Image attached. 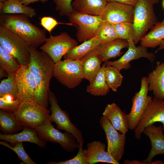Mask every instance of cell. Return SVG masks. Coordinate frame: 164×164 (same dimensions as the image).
Here are the masks:
<instances>
[{
    "label": "cell",
    "mask_w": 164,
    "mask_h": 164,
    "mask_svg": "<svg viewBox=\"0 0 164 164\" xmlns=\"http://www.w3.org/2000/svg\"><path fill=\"white\" fill-rule=\"evenodd\" d=\"M30 59L28 65L35 78L37 87L36 102L45 108L48 106V92L51 78L54 77L55 63L46 53L30 46Z\"/></svg>",
    "instance_id": "cell-1"
},
{
    "label": "cell",
    "mask_w": 164,
    "mask_h": 164,
    "mask_svg": "<svg viewBox=\"0 0 164 164\" xmlns=\"http://www.w3.org/2000/svg\"><path fill=\"white\" fill-rule=\"evenodd\" d=\"M29 18L22 14H2L0 16V26L23 39L29 46L37 48L47 38L46 30L32 23Z\"/></svg>",
    "instance_id": "cell-2"
},
{
    "label": "cell",
    "mask_w": 164,
    "mask_h": 164,
    "mask_svg": "<svg viewBox=\"0 0 164 164\" xmlns=\"http://www.w3.org/2000/svg\"><path fill=\"white\" fill-rule=\"evenodd\" d=\"M159 2V0H139L134 6L133 23L135 45L158 22L153 6Z\"/></svg>",
    "instance_id": "cell-3"
},
{
    "label": "cell",
    "mask_w": 164,
    "mask_h": 164,
    "mask_svg": "<svg viewBox=\"0 0 164 164\" xmlns=\"http://www.w3.org/2000/svg\"><path fill=\"white\" fill-rule=\"evenodd\" d=\"M50 112L47 108L36 101H21L14 113L22 126L35 128L50 120Z\"/></svg>",
    "instance_id": "cell-4"
},
{
    "label": "cell",
    "mask_w": 164,
    "mask_h": 164,
    "mask_svg": "<svg viewBox=\"0 0 164 164\" xmlns=\"http://www.w3.org/2000/svg\"><path fill=\"white\" fill-rule=\"evenodd\" d=\"M54 77L69 89L77 87L84 79L80 60H64L55 63Z\"/></svg>",
    "instance_id": "cell-5"
},
{
    "label": "cell",
    "mask_w": 164,
    "mask_h": 164,
    "mask_svg": "<svg viewBox=\"0 0 164 164\" xmlns=\"http://www.w3.org/2000/svg\"><path fill=\"white\" fill-rule=\"evenodd\" d=\"M0 45L16 58L20 65L28 64L30 56V46L23 39L1 26Z\"/></svg>",
    "instance_id": "cell-6"
},
{
    "label": "cell",
    "mask_w": 164,
    "mask_h": 164,
    "mask_svg": "<svg viewBox=\"0 0 164 164\" xmlns=\"http://www.w3.org/2000/svg\"><path fill=\"white\" fill-rule=\"evenodd\" d=\"M48 96L51 113L49 120L55 123L57 129L64 130L71 133L79 145H83L84 140L81 132L71 122L68 113L61 109L54 93L50 90Z\"/></svg>",
    "instance_id": "cell-7"
},
{
    "label": "cell",
    "mask_w": 164,
    "mask_h": 164,
    "mask_svg": "<svg viewBox=\"0 0 164 164\" xmlns=\"http://www.w3.org/2000/svg\"><path fill=\"white\" fill-rule=\"evenodd\" d=\"M70 23L76 27V37L81 42L95 37L97 30L100 24L105 22L101 16L81 13L73 11L69 17Z\"/></svg>",
    "instance_id": "cell-8"
},
{
    "label": "cell",
    "mask_w": 164,
    "mask_h": 164,
    "mask_svg": "<svg viewBox=\"0 0 164 164\" xmlns=\"http://www.w3.org/2000/svg\"><path fill=\"white\" fill-rule=\"evenodd\" d=\"M35 129L40 138L45 141L57 143L68 152H73L79 147V144L72 134L66 132H60L54 128L50 120Z\"/></svg>",
    "instance_id": "cell-9"
},
{
    "label": "cell",
    "mask_w": 164,
    "mask_h": 164,
    "mask_svg": "<svg viewBox=\"0 0 164 164\" xmlns=\"http://www.w3.org/2000/svg\"><path fill=\"white\" fill-rule=\"evenodd\" d=\"M78 45L76 40L67 32H63L55 36L51 35L40 49L56 63L61 61L62 58L71 48Z\"/></svg>",
    "instance_id": "cell-10"
},
{
    "label": "cell",
    "mask_w": 164,
    "mask_h": 164,
    "mask_svg": "<svg viewBox=\"0 0 164 164\" xmlns=\"http://www.w3.org/2000/svg\"><path fill=\"white\" fill-rule=\"evenodd\" d=\"M149 81L147 77L141 80L139 91L135 93L132 100V105L129 113L126 114L129 129L134 130L152 97L148 95Z\"/></svg>",
    "instance_id": "cell-11"
},
{
    "label": "cell",
    "mask_w": 164,
    "mask_h": 164,
    "mask_svg": "<svg viewBox=\"0 0 164 164\" xmlns=\"http://www.w3.org/2000/svg\"><path fill=\"white\" fill-rule=\"evenodd\" d=\"M99 123L105 135L107 152L115 160L119 162L124 153L125 134L119 133L109 121L103 116L100 118Z\"/></svg>",
    "instance_id": "cell-12"
},
{
    "label": "cell",
    "mask_w": 164,
    "mask_h": 164,
    "mask_svg": "<svg viewBox=\"0 0 164 164\" xmlns=\"http://www.w3.org/2000/svg\"><path fill=\"white\" fill-rule=\"evenodd\" d=\"M18 98L21 101L36 102L37 87L34 77L28 65H21L15 73Z\"/></svg>",
    "instance_id": "cell-13"
},
{
    "label": "cell",
    "mask_w": 164,
    "mask_h": 164,
    "mask_svg": "<svg viewBox=\"0 0 164 164\" xmlns=\"http://www.w3.org/2000/svg\"><path fill=\"white\" fill-rule=\"evenodd\" d=\"M156 122L162 124L164 131V100L154 97L149 102L134 130L136 138L140 139L144 129Z\"/></svg>",
    "instance_id": "cell-14"
},
{
    "label": "cell",
    "mask_w": 164,
    "mask_h": 164,
    "mask_svg": "<svg viewBox=\"0 0 164 164\" xmlns=\"http://www.w3.org/2000/svg\"><path fill=\"white\" fill-rule=\"evenodd\" d=\"M128 40L129 43L128 50L121 58L114 61L107 60L104 62V64L106 66L115 67L120 71L123 69H128L131 67L130 62L141 58H147L151 63H153L155 57L153 53L149 52L147 48L141 44L136 46L132 39Z\"/></svg>",
    "instance_id": "cell-15"
},
{
    "label": "cell",
    "mask_w": 164,
    "mask_h": 164,
    "mask_svg": "<svg viewBox=\"0 0 164 164\" xmlns=\"http://www.w3.org/2000/svg\"><path fill=\"white\" fill-rule=\"evenodd\" d=\"M134 7L120 3L108 2L101 16L105 21L113 24L128 22L133 23Z\"/></svg>",
    "instance_id": "cell-16"
},
{
    "label": "cell",
    "mask_w": 164,
    "mask_h": 164,
    "mask_svg": "<svg viewBox=\"0 0 164 164\" xmlns=\"http://www.w3.org/2000/svg\"><path fill=\"white\" fill-rule=\"evenodd\" d=\"M162 126H156L154 124L145 128L142 133L149 138L151 148L147 158L141 161L143 164H151L153 157L159 154H164V134Z\"/></svg>",
    "instance_id": "cell-17"
},
{
    "label": "cell",
    "mask_w": 164,
    "mask_h": 164,
    "mask_svg": "<svg viewBox=\"0 0 164 164\" xmlns=\"http://www.w3.org/2000/svg\"><path fill=\"white\" fill-rule=\"evenodd\" d=\"M105 144L99 141L88 143L87 149L83 150L85 159L88 164H94L99 162L113 164H119L106 150Z\"/></svg>",
    "instance_id": "cell-18"
},
{
    "label": "cell",
    "mask_w": 164,
    "mask_h": 164,
    "mask_svg": "<svg viewBox=\"0 0 164 164\" xmlns=\"http://www.w3.org/2000/svg\"><path fill=\"white\" fill-rule=\"evenodd\" d=\"M80 60L84 79L92 83L101 67L102 57L95 49Z\"/></svg>",
    "instance_id": "cell-19"
},
{
    "label": "cell",
    "mask_w": 164,
    "mask_h": 164,
    "mask_svg": "<svg viewBox=\"0 0 164 164\" xmlns=\"http://www.w3.org/2000/svg\"><path fill=\"white\" fill-rule=\"evenodd\" d=\"M102 115L121 133L126 134L128 132L129 128L126 114L114 103L107 104Z\"/></svg>",
    "instance_id": "cell-20"
},
{
    "label": "cell",
    "mask_w": 164,
    "mask_h": 164,
    "mask_svg": "<svg viewBox=\"0 0 164 164\" xmlns=\"http://www.w3.org/2000/svg\"><path fill=\"white\" fill-rule=\"evenodd\" d=\"M0 139L8 142L12 146L18 142H28L46 148L45 142L38 136L36 130L29 127H23V130L17 133L10 135L0 133Z\"/></svg>",
    "instance_id": "cell-21"
},
{
    "label": "cell",
    "mask_w": 164,
    "mask_h": 164,
    "mask_svg": "<svg viewBox=\"0 0 164 164\" xmlns=\"http://www.w3.org/2000/svg\"><path fill=\"white\" fill-rule=\"evenodd\" d=\"M147 77L149 91H152L156 98L164 100V62L157 61L155 69L148 74Z\"/></svg>",
    "instance_id": "cell-22"
},
{
    "label": "cell",
    "mask_w": 164,
    "mask_h": 164,
    "mask_svg": "<svg viewBox=\"0 0 164 164\" xmlns=\"http://www.w3.org/2000/svg\"><path fill=\"white\" fill-rule=\"evenodd\" d=\"M128 40L118 38L109 42L101 44L96 49L102 58L104 62L109 59L120 56L123 54L121 50L128 48Z\"/></svg>",
    "instance_id": "cell-23"
},
{
    "label": "cell",
    "mask_w": 164,
    "mask_h": 164,
    "mask_svg": "<svg viewBox=\"0 0 164 164\" xmlns=\"http://www.w3.org/2000/svg\"><path fill=\"white\" fill-rule=\"evenodd\" d=\"M107 2L106 0H74L71 5L77 12L101 16Z\"/></svg>",
    "instance_id": "cell-24"
},
{
    "label": "cell",
    "mask_w": 164,
    "mask_h": 164,
    "mask_svg": "<svg viewBox=\"0 0 164 164\" xmlns=\"http://www.w3.org/2000/svg\"><path fill=\"white\" fill-rule=\"evenodd\" d=\"M101 43L100 40L95 37L71 48L63 56V58L64 60H80Z\"/></svg>",
    "instance_id": "cell-25"
},
{
    "label": "cell",
    "mask_w": 164,
    "mask_h": 164,
    "mask_svg": "<svg viewBox=\"0 0 164 164\" xmlns=\"http://www.w3.org/2000/svg\"><path fill=\"white\" fill-rule=\"evenodd\" d=\"M164 39V19L157 22L151 30L140 40L141 44L147 48H154L159 46Z\"/></svg>",
    "instance_id": "cell-26"
},
{
    "label": "cell",
    "mask_w": 164,
    "mask_h": 164,
    "mask_svg": "<svg viewBox=\"0 0 164 164\" xmlns=\"http://www.w3.org/2000/svg\"><path fill=\"white\" fill-rule=\"evenodd\" d=\"M0 12L2 14L24 15L30 18L36 15L35 9L24 5L19 0H8L4 3L3 7Z\"/></svg>",
    "instance_id": "cell-27"
},
{
    "label": "cell",
    "mask_w": 164,
    "mask_h": 164,
    "mask_svg": "<svg viewBox=\"0 0 164 164\" xmlns=\"http://www.w3.org/2000/svg\"><path fill=\"white\" fill-rule=\"evenodd\" d=\"M23 128V127L20 124L14 113L0 110V129L4 134H14Z\"/></svg>",
    "instance_id": "cell-28"
},
{
    "label": "cell",
    "mask_w": 164,
    "mask_h": 164,
    "mask_svg": "<svg viewBox=\"0 0 164 164\" xmlns=\"http://www.w3.org/2000/svg\"><path fill=\"white\" fill-rule=\"evenodd\" d=\"M106 65L101 67L93 82L86 87V91L90 95L94 96H104L108 93L110 89L105 80L104 72Z\"/></svg>",
    "instance_id": "cell-29"
},
{
    "label": "cell",
    "mask_w": 164,
    "mask_h": 164,
    "mask_svg": "<svg viewBox=\"0 0 164 164\" xmlns=\"http://www.w3.org/2000/svg\"><path fill=\"white\" fill-rule=\"evenodd\" d=\"M20 64L18 60L4 47L0 45V66L8 74L15 73Z\"/></svg>",
    "instance_id": "cell-30"
},
{
    "label": "cell",
    "mask_w": 164,
    "mask_h": 164,
    "mask_svg": "<svg viewBox=\"0 0 164 164\" xmlns=\"http://www.w3.org/2000/svg\"><path fill=\"white\" fill-rule=\"evenodd\" d=\"M120 71L116 67L111 65H106L105 68L104 75L106 83L109 88L114 92L121 85L123 79Z\"/></svg>",
    "instance_id": "cell-31"
},
{
    "label": "cell",
    "mask_w": 164,
    "mask_h": 164,
    "mask_svg": "<svg viewBox=\"0 0 164 164\" xmlns=\"http://www.w3.org/2000/svg\"><path fill=\"white\" fill-rule=\"evenodd\" d=\"M95 37L100 40L101 44L118 38L114 24L106 21L100 24L96 32Z\"/></svg>",
    "instance_id": "cell-32"
},
{
    "label": "cell",
    "mask_w": 164,
    "mask_h": 164,
    "mask_svg": "<svg viewBox=\"0 0 164 164\" xmlns=\"http://www.w3.org/2000/svg\"><path fill=\"white\" fill-rule=\"evenodd\" d=\"M7 94L12 95L15 100L18 98L15 73L8 74L7 78L1 81L0 84V97H2Z\"/></svg>",
    "instance_id": "cell-33"
},
{
    "label": "cell",
    "mask_w": 164,
    "mask_h": 164,
    "mask_svg": "<svg viewBox=\"0 0 164 164\" xmlns=\"http://www.w3.org/2000/svg\"><path fill=\"white\" fill-rule=\"evenodd\" d=\"M114 26L118 38L132 39L134 41L135 32L133 23L124 22L114 24Z\"/></svg>",
    "instance_id": "cell-34"
},
{
    "label": "cell",
    "mask_w": 164,
    "mask_h": 164,
    "mask_svg": "<svg viewBox=\"0 0 164 164\" xmlns=\"http://www.w3.org/2000/svg\"><path fill=\"white\" fill-rule=\"evenodd\" d=\"M0 144L15 152L24 164H36L29 157L26 152L24 148L22 142H17L13 146L9 144L8 142L4 141H0Z\"/></svg>",
    "instance_id": "cell-35"
},
{
    "label": "cell",
    "mask_w": 164,
    "mask_h": 164,
    "mask_svg": "<svg viewBox=\"0 0 164 164\" xmlns=\"http://www.w3.org/2000/svg\"><path fill=\"white\" fill-rule=\"evenodd\" d=\"M72 0H53L56 5V10L61 16L69 17L74 10L72 6Z\"/></svg>",
    "instance_id": "cell-36"
},
{
    "label": "cell",
    "mask_w": 164,
    "mask_h": 164,
    "mask_svg": "<svg viewBox=\"0 0 164 164\" xmlns=\"http://www.w3.org/2000/svg\"><path fill=\"white\" fill-rule=\"evenodd\" d=\"M83 145H79L78 151L77 155L73 158L65 161L58 162L50 161L47 164H88L83 153Z\"/></svg>",
    "instance_id": "cell-37"
},
{
    "label": "cell",
    "mask_w": 164,
    "mask_h": 164,
    "mask_svg": "<svg viewBox=\"0 0 164 164\" xmlns=\"http://www.w3.org/2000/svg\"><path fill=\"white\" fill-rule=\"evenodd\" d=\"M21 101L19 98L12 101L8 102L0 98V109L8 113H14L19 107Z\"/></svg>",
    "instance_id": "cell-38"
},
{
    "label": "cell",
    "mask_w": 164,
    "mask_h": 164,
    "mask_svg": "<svg viewBox=\"0 0 164 164\" xmlns=\"http://www.w3.org/2000/svg\"><path fill=\"white\" fill-rule=\"evenodd\" d=\"M40 20V24L50 34L55 26L60 24L55 19L50 16H43Z\"/></svg>",
    "instance_id": "cell-39"
},
{
    "label": "cell",
    "mask_w": 164,
    "mask_h": 164,
    "mask_svg": "<svg viewBox=\"0 0 164 164\" xmlns=\"http://www.w3.org/2000/svg\"><path fill=\"white\" fill-rule=\"evenodd\" d=\"M107 2H113L135 6L139 0H106Z\"/></svg>",
    "instance_id": "cell-40"
},
{
    "label": "cell",
    "mask_w": 164,
    "mask_h": 164,
    "mask_svg": "<svg viewBox=\"0 0 164 164\" xmlns=\"http://www.w3.org/2000/svg\"><path fill=\"white\" fill-rule=\"evenodd\" d=\"M48 0H19L24 5L27 6L30 3L36 2L40 1L42 3L47 2Z\"/></svg>",
    "instance_id": "cell-41"
},
{
    "label": "cell",
    "mask_w": 164,
    "mask_h": 164,
    "mask_svg": "<svg viewBox=\"0 0 164 164\" xmlns=\"http://www.w3.org/2000/svg\"><path fill=\"white\" fill-rule=\"evenodd\" d=\"M5 101L10 102L14 100L13 97L11 95L7 94L5 95L2 97H0Z\"/></svg>",
    "instance_id": "cell-42"
},
{
    "label": "cell",
    "mask_w": 164,
    "mask_h": 164,
    "mask_svg": "<svg viewBox=\"0 0 164 164\" xmlns=\"http://www.w3.org/2000/svg\"><path fill=\"white\" fill-rule=\"evenodd\" d=\"M8 74L7 72L3 68H0V78H2L4 77H7Z\"/></svg>",
    "instance_id": "cell-43"
},
{
    "label": "cell",
    "mask_w": 164,
    "mask_h": 164,
    "mask_svg": "<svg viewBox=\"0 0 164 164\" xmlns=\"http://www.w3.org/2000/svg\"><path fill=\"white\" fill-rule=\"evenodd\" d=\"M161 50H164V39L162 41L160 45L159 46L158 48L155 52L157 53Z\"/></svg>",
    "instance_id": "cell-44"
},
{
    "label": "cell",
    "mask_w": 164,
    "mask_h": 164,
    "mask_svg": "<svg viewBox=\"0 0 164 164\" xmlns=\"http://www.w3.org/2000/svg\"><path fill=\"white\" fill-rule=\"evenodd\" d=\"M164 162L161 160H157L151 162V164H164Z\"/></svg>",
    "instance_id": "cell-45"
},
{
    "label": "cell",
    "mask_w": 164,
    "mask_h": 164,
    "mask_svg": "<svg viewBox=\"0 0 164 164\" xmlns=\"http://www.w3.org/2000/svg\"><path fill=\"white\" fill-rule=\"evenodd\" d=\"M4 3L0 2V11H1L2 9L3 5H4Z\"/></svg>",
    "instance_id": "cell-46"
},
{
    "label": "cell",
    "mask_w": 164,
    "mask_h": 164,
    "mask_svg": "<svg viewBox=\"0 0 164 164\" xmlns=\"http://www.w3.org/2000/svg\"><path fill=\"white\" fill-rule=\"evenodd\" d=\"M8 1V0H0V2L5 3L7 1Z\"/></svg>",
    "instance_id": "cell-47"
},
{
    "label": "cell",
    "mask_w": 164,
    "mask_h": 164,
    "mask_svg": "<svg viewBox=\"0 0 164 164\" xmlns=\"http://www.w3.org/2000/svg\"><path fill=\"white\" fill-rule=\"evenodd\" d=\"M162 5H163V7L164 8V0H163V1Z\"/></svg>",
    "instance_id": "cell-48"
},
{
    "label": "cell",
    "mask_w": 164,
    "mask_h": 164,
    "mask_svg": "<svg viewBox=\"0 0 164 164\" xmlns=\"http://www.w3.org/2000/svg\"></svg>",
    "instance_id": "cell-49"
}]
</instances>
